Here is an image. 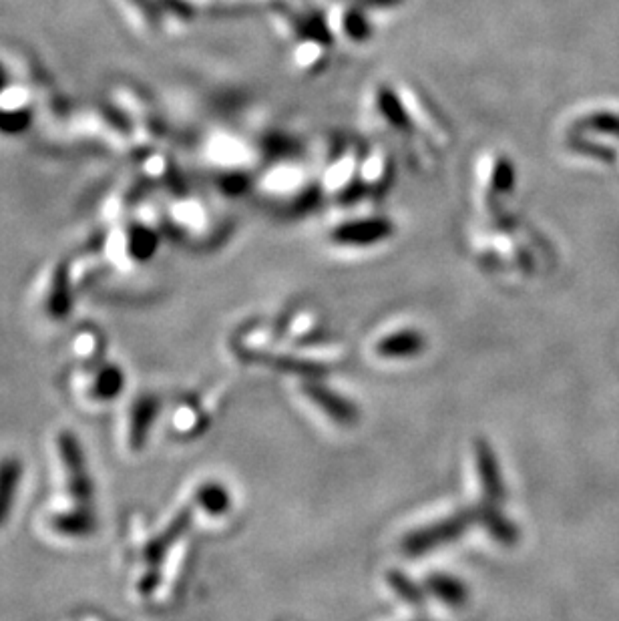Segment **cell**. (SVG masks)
Masks as SVG:
<instances>
[{
    "label": "cell",
    "mask_w": 619,
    "mask_h": 621,
    "mask_svg": "<svg viewBox=\"0 0 619 621\" xmlns=\"http://www.w3.org/2000/svg\"><path fill=\"white\" fill-rule=\"evenodd\" d=\"M21 473L23 465L19 459L9 457L0 461V525H3L11 515Z\"/></svg>",
    "instance_id": "2"
},
{
    "label": "cell",
    "mask_w": 619,
    "mask_h": 621,
    "mask_svg": "<svg viewBox=\"0 0 619 621\" xmlns=\"http://www.w3.org/2000/svg\"><path fill=\"white\" fill-rule=\"evenodd\" d=\"M59 455H61L63 467L67 471V483H69L71 497L81 505L89 503L93 489H91L89 473L85 471V459H83V451H81L79 441L69 433H61L59 435Z\"/></svg>",
    "instance_id": "1"
},
{
    "label": "cell",
    "mask_w": 619,
    "mask_h": 621,
    "mask_svg": "<svg viewBox=\"0 0 619 621\" xmlns=\"http://www.w3.org/2000/svg\"><path fill=\"white\" fill-rule=\"evenodd\" d=\"M157 402L153 398H141L133 404L131 417H129V445L131 449H141L147 437V431L155 419Z\"/></svg>",
    "instance_id": "3"
},
{
    "label": "cell",
    "mask_w": 619,
    "mask_h": 621,
    "mask_svg": "<svg viewBox=\"0 0 619 621\" xmlns=\"http://www.w3.org/2000/svg\"><path fill=\"white\" fill-rule=\"evenodd\" d=\"M51 523H53V529H57L59 533L71 535V537H81V535H87L95 529L93 515L89 511H83V509L59 513L53 517Z\"/></svg>",
    "instance_id": "5"
},
{
    "label": "cell",
    "mask_w": 619,
    "mask_h": 621,
    "mask_svg": "<svg viewBox=\"0 0 619 621\" xmlns=\"http://www.w3.org/2000/svg\"><path fill=\"white\" fill-rule=\"evenodd\" d=\"M77 352L85 358L87 364H95L103 354V340L95 332H83L77 340Z\"/></svg>",
    "instance_id": "6"
},
{
    "label": "cell",
    "mask_w": 619,
    "mask_h": 621,
    "mask_svg": "<svg viewBox=\"0 0 619 621\" xmlns=\"http://www.w3.org/2000/svg\"><path fill=\"white\" fill-rule=\"evenodd\" d=\"M83 621H101V619H99V617H95V615H85V617H83Z\"/></svg>",
    "instance_id": "7"
},
{
    "label": "cell",
    "mask_w": 619,
    "mask_h": 621,
    "mask_svg": "<svg viewBox=\"0 0 619 621\" xmlns=\"http://www.w3.org/2000/svg\"><path fill=\"white\" fill-rule=\"evenodd\" d=\"M123 386H125V376H123L121 368L107 364V366H101L97 370V374L93 376L91 386H89V394L95 400H111L117 394H121Z\"/></svg>",
    "instance_id": "4"
}]
</instances>
